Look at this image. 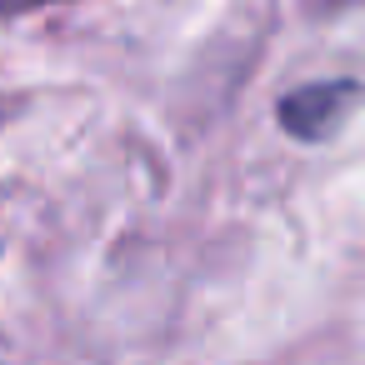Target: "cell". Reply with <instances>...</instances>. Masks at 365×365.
<instances>
[{"label": "cell", "instance_id": "cell-1", "mask_svg": "<svg viewBox=\"0 0 365 365\" xmlns=\"http://www.w3.org/2000/svg\"><path fill=\"white\" fill-rule=\"evenodd\" d=\"M350 101H355L350 86H305V91H295L285 101L280 115H285V130L290 135H320V130H330L345 115Z\"/></svg>", "mask_w": 365, "mask_h": 365}]
</instances>
